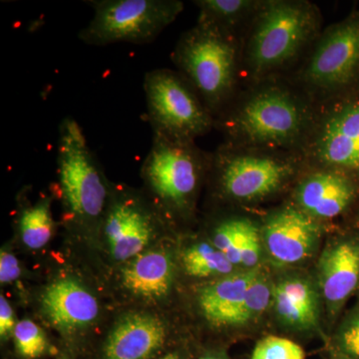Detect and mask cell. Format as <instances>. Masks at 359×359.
I'll return each instance as SVG.
<instances>
[{
    "label": "cell",
    "instance_id": "obj_1",
    "mask_svg": "<svg viewBox=\"0 0 359 359\" xmlns=\"http://www.w3.org/2000/svg\"><path fill=\"white\" fill-rule=\"evenodd\" d=\"M238 58L233 33L203 21L180 37L172 53L180 74L212 115L223 109L233 94Z\"/></svg>",
    "mask_w": 359,
    "mask_h": 359
},
{
    "label": "cell",
    "instance_id": "obj_2",
    "mask_svg": "<svg viewBox=\"0 0 359 359\" xmlns=\"http://www.w3.org/2000/svg\"><path fill=\"white\" fill-rule=\"evenodd\" d=\"M57 174L67 221L78 224L103 222L112 188L83 130L69 116L59 125Z\"/></svg>",
    "mask_w": 359,
    "mask_h": 359
},
{
    "label": "cell",
    "instance_id": "obj_3",
    "mask_svg": "<svg viewBox=\"0 0 359 359\" xmlns=\"http://www.w3.org/2000/svg\"><path fill=\"white\" fill-rule=\"evenodd\" d=\"M247 46V65L252 76L262 77L290 63L316 36L320 18L304 1L261 4Z\"/></svg>",
    "mask_w": 359,
    "mask_h": 359
},
{
    "label": "cell",
    "instance_id": "obj_4",
    "mask_svg": "<svg viewBox=\"0 0 359 359\" xmlns=\"http://www.w3.org/2000/svg\"><path fill=\"white\" fill-rule=\"evenodd\" d=\"M238 143L257 147H289L306 132L304 106L287 90L278 86L257 90L223 119L215 122Z\"/></svg>",
    "mask_w": 359,
    "mask_h": 359
},
{
    "label": "cell",
    "instance_id": "obj_5",
    "mask_svg": "<svg viewBox=\"0 0 359 359\" xmlns=\"http://www.w3.org/2000/svg\"><path fill=\"white\" fill-rule=\"evenodd\" d=\"M94 16L78 33L85 44L105 46L119 42L154 41L184 9L178 0H93Z\"/></svg>",
    "mask_w": 359,
    "mask_h": 359
},
{
    "label": "cell",
    "instance_id": "obj_6",
    "mask_svg": "<svg viewBox=\"0 0 359 359\" xmlns=\"http://www.w3.org/2000/svg\"><path fill=\"white\" fill-rule=\"evenodd\" d=\"M147 116L154 134L170 140L194 142L211 130L214 116L178 72L154 69L144 81Z\"/></svg>",
    "mask_w": 359,
    "mask_h": 359
},
{
    "label": "cell",
    "instance_id": "obj_7",
    "mask_svg": "<svg viewBox=\"0 0 359 359\" xmlns=\"http://www.w3.org/2000/svg\"><path fill=\"white\" fill-rule=\"evenodd\" d=\"M205 157L194 142L170 140L154 134L142 177L161 207L178 214L192 208Z\"/></svg>",
    "mask_w": 359,
    "mask_h": 359
},
{
    "label": "cell",
    "instance_id": "obj_8",
    "mask_svg": "<svg viewBox=\"0 0 359 359\" xmlns=\"http://www.w3.org/2000/svg\"><path fill=\"white\" fill-rule=\"evenodd\" d=\"M222 192L229 199L250 202L280 190L294 173L292 162L276 156L236 152L221 148L212 156Z\"/></svg>",
    "mask_w": 359,
    "mask_h": 359
},
{
    "label": "cell",
    "instance_id": "obj_9",
    "mask_svg": "<svg viewBox=\"0 0 359 359\" xmlns=\"http://www.w3.org/2000/svg\"><path fill=\"white\" fill-rule=\"evenodd\" d=\"M359 71V16L328 28L318 39L302 79L311 91L327 95L351 83Z\"/></svg>",
    "mask_w": 359,
    "mask_h": 359
},
{
    "label": "cell",
    "instance_id": "obj_10",
    "mask_svg": "<svg viewBox=\"0 0 359 359\" xmlns=\"http://www.w3.org/2000/svg\"><path fill=\"white\" fill-rule=\"evenodd\" d=\"M308 156L323 169L359 173V99L325 111L309 136Z\"/></svg>",
    "mask_w": 359,
    "mask_h": 359
},
{
    "label": "cell",
    "instance_id": "obj_11",
    "mask_svg": "<svg viewBox=\"0 0 359 359\" xmlns=\"http://www.w3.org/2000/svg\"><path fill=\"white\" fill-rule=\"evenodd\" d=\"M157 216L139 196L123 190L111 193L103 230L111 255L127 262L145 250L154 237Z\"/></svg>",
    "mask_w": 359,
    "mask_h": 359
},
{
    "label": "cell",
    "instance_id": "obj_12",
    "mask_svg": "<svg viewBox=\"0 0 359 359\" xmlns=\"http://www.w3.org/2000/svg\"><path fill=\"white\" fill-rule=\"evenodd\" d=\"M263 238L276 264H299L313 254L320 241V226L297 207H287L269 217L263 226Z\"/></svg>",
    "mask_w": 359,
    "mask_h": 359
},
{
    "label": "cell",
    "instance_id": "obj_13",
    "mask_svg": "<svg viewBox=\"0 0 359 359\" xmlns=\"http://www.w3.org/2000/svg\"><path fill=\"white\" fill-rule=\"evenodd\" d=\"M355 196V187L346 174L323 169L308 175L294 191L297 209L313 219L337 218Z\"/></svg>",
    "mask_w": 359,
    "mask_h": 359
},
{
    "label": "cell",
    "instance_id": "obj_14",
    "mask_svg": "<svg viewBox=\"0 0 359 359\" xmlns=\"http://www.w3.org/2000/svg\"><path fill=\"white\" fill-rule=\"evenodd\" d=\"M166 337V327L157 316L126 314L108 335L102 359H151L164 346Z\"/></svg>",
    "mask_w": 359,
    "mask_h": 359
},
{
    "label": "cell",
    "instance_id": "obj_15",
    "mask_svg": "<svg viewBox=\"0 0 359 359\" xmlns=\"http://www.w3.org/2000/svg\"><path fill=\"white\" fill-rule=\"evenodd\" d=\"M41 309L54 327L66 332L90 327L98 318L96 297L73 278H58L45 287Z\"/></svg>",
    "mask_w": 359,
    "mask_h": 359
},
{
    "label": "cell",
    "instance_id": "obj_16",
    "mask_svg": "<svg viewBox=\"0 0 359 359\" xmlns=\"http://www.w3.org/2000/svg\"><path fill=\"white\" fill-rule=\"evenodd\" d=\"M321 292L332 313L339 311L359 285V241H339L323 250L318 263Z\"/></svg>",
    "mask_w": 359,
    "mask_h": 359
},
{
    "label": "cell",
    "instance_id": "obj_17",
    "mask_svg": "<svg viewBox=\"0 0 359 359\" xmlns=\"http://www.w3.org/2000/svg\"><path fill=\"white\" fill-rule=\"evenodd\" d=\"M175 280V264L164 249L144 250L130 259L121 271V283L132 294L157 301L171 292Z\"/></svg>",
    "mask_w": 359,
    "mask_h": 359
},
{
    "label": "cell",
    "instance_id": "obj_18",
    "mask_svg": "<svg viewBox=\"0 0 359 359\" xmlns=\"http://www.w3.org/2000/svg\"><path fill=\"white\" fill-rule=\"evenodd\" d=\"M273 306L283 325L294 330L318 327L320 302L313 283L304 278H287L273 287Z\"/></svg>",
    "mask_w": 359,
    "mask_h": 359
},
{
    "label": "cell",
    "instance_id": "obj_19",
    "mask_svg": "<svg viewBox=\"0 0 359 359\" xmlns=\"http://www.w3.org/2000/svg\"><path fill=\"white\" fill-rule=\"evenodd\" d=\"M259 271L257 268L233 271L201 289L198 302L205 320L216 327H224Z\"/></svg>",
    "mask_w": 359,
    "mask_h": 359
},
{
    "label": "cell",
    "instance_id": "obj_20",
    "mask_svg": "<svg viewBox=\"0 0 359 359\" xmlns=\"http://www.w3.org/2000/svg\"><path fill=\"white\" fill-rule=\"evenodd\" d=\"M18 229L21 240L26 247L39 250L48 244L54 231V221L50 210V200L39 201L20 210Z\"/></svg>",
    "mask_w": 359,
    "mask_h": 359
},
{
    "label": "cell",
    "instance_id": "obj_21",
    "mask_svg": "<svg viewBox=\"0 0 359 359\" xmlns=\"http://www.w3.org/2000/svg\"><path fill=\"white\" fill-rule=\"evenodd\" d=\"M195 4L200 9L198 21L210 23L231 33L245 16L261 6L259 2L250 0H198Z\"/></svg>",
    "mask_w": 359,
    "mask_h": 359
},
{
    "label": "cell",
    "instance_id": "obj_22",
    "mask_svg": "<svg viewBox=\"0 0 359 359\" xmlns=\"http://www.w3.org/2000/svg\"><path fill=\"white\" fill-rule=\"evenodd\" d=\"M183 264L188 275L201 278L231 275L236 268L223 252L205 242L188 248L183 254Z\"/></svg>",
    "mask_w": 359,
    "mask_h": 359
},
{
    "label": "cell",
    "instance_id": "obj_23",
    "mask_svg": "<svg viewBox=\"0 0 359 359\" xmlns=\"http://www.w3.org/2000/svg\"><path fill=\"white\" fill-rule=\"evenodd\" d=\"M273 287L275 285H271L268 276L259 271L224 327L244 325L262 316L269 304H273Z\"/></svg>",
    "mask_w": 359,
    "mask_h": 359
},
{
    "label": "cell",
    "instance_id": "obj_24",
    "mask_svg": "<svg viewBox=\"0 0 359 359\" xmlns=\"http://www.w3.org/2000/svg\"><path fill=\"white\" fill-rule=\"evenodd\" d=\"M248 219H224L212 231V245L235 266H242L241 248Z\"/></svg>",
    "mask_w": 359,
    "mask_h": 359
},
{
    "label": "cell",
    "instance_id": "obj_25",
    "mask_svg": "<svg viewBox=\"0 0 359 359\" xmlns=\"http://www.w3.org/2000/svg\"><path fill=\"white\" fill-rule=\"evenodd\" d=\"M16 351L22 358H39L47 349V340L41 328L30 320L18 323L13 332Z\"/></svg>",
    "mask_w": 359,
    "mask_h": 359
},
{
    "label": "cell",
    "instance_id": "obj_26",
    "mask_svg": "<svg viewBox=\"0 0 359 359\" xmlns=\"http://www.w3.org/2000/svg\"><path fill=\"white\" fill-rule=\"evenodd\" d=\"M250 359H306V354L292 340L269 335L257 342Z\"/></svg>",
    "mask_w": 359,
    "mask_h": 359
},
{
    "label": "cell",
    "instance_id": "obj_27",
    "mask_svg": "<svg viewBox=\"0 0 359 359\" xmlns=\"http://www.w3.org/2000/svg\"><path fill=\"white\" fill-rule=\"evenodd\" d=\"M340 353L353 359H359V311H356L342 323L337 334Z\"/></svg>",
    "mask_w": 359,
    "mask_h": 359
},
{
    "label": "cell",
    "instance_id": "obj_28",
    "mask_svg": "<svg viewBox=\"0 0 359 359\" xmlns=\"http://www.w3.org/2000/svg\"><path fill=\"white\" fill-rule=\"evenodd\" d=\"M259 257H261V235L256 224L248 219L242 248H241L242 266L247 269L257 268Z\"/></svg>",
    "mask_w": 359,
    "mask_h": 359
},
{
    "label": "cell",
    "instance_id": "obj_29",
    "mask_svg": "<svg viewBox=\"0 0 359 359\" xmlns=\"http://www.w3.org/2000/svg\"><path fill=\"white\" fill-rule=\"evenodd\" d=\"M20 276V266L18 259L14 255L2 250L0 252V283H13Z\"/></svg>",
    "mask_w": 359,
    "mask_h": 359
},
{
    "label": "cell",
    "instance_id": "obj_30",
    "mask_svg": "<svg viewBox=\"0 0 359 359\" xmlns=\"http://www.w3.org/2000/svg\"><path fill=\"white\" fill-rule=\"evenodd\" d=\"M18 323L14 318L13 309L4 295L0 297V335L2 339H8L13 334Z\"/></svg>",
    "mask_w": 359,
    "mask_h": 359
},
{
    "label": "cell",
    "instance_id": "obj_31",
    "mask_svg": "<svg viewBox=\"0 0 359 359\" xmlns=\"http://www.w3.org/2000/svg\"><path fill=\"white\" fill-rule=\"evenodd\" d=\"M200 359H230L226 358V355H223V354H208V355L202 356Z\"/></svg>",
    "mask_w": 359,
    "mask_h": 359
},
{
    "label": "cell",
    "instance_id": "obj_32",
    "mask_svg": "<svg viewBox=\"0 0 359 359\" xmlns=\"http://www.w3.org/2000/svg\"><path fill=\"white\" fill-rule=\"evenodd\" d=\"M160 359H182L181 356H180V354L173 353H168L166 355L164 356V358H160Z\"/></svg>",
    "mask_w": 359,
    "mask_h": 359
},
{
    "label": "cell",
    "instance_id": "obj_33",
    "mask_svg": "<svg viewBox=\"0 0 359 359\" xmlns=\"http://www.w3.org/2000/svg\"><path fill=\"white\" fill-rule=\"evenodd\" d=\"M332 359H353L351 358H348V356L344 355V354L340 353L339 355L335 356V358Z\"/></svg>",
    "mask_w": 359,
    "mask_h": 359
}]
</instances>
